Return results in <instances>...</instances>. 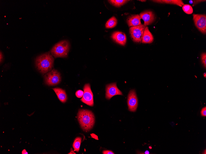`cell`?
<instances>
[{"label":"cell","instance_id":"obj_14","mask_svg":"<svg viewBox=\"0 0 206 154\" xmlns=\"http://www.w3.org/2000/svg\"><path fill=\"white\" fill-rule=\"evenodd\" d=\"M53 90L61 102L64 103L67 102V95L64 90L59 88H54Z\"/></svg>","mask_w":206,"mask_h":154},{"label":"cell","instance_id":"obj_29","mask_svg":"<svg viewBox=\"0 0 206 154\" xmlns=\"http://www.w3.org/2000/svg\"><path fill=\"white\" fill-rule=\"evenodd\" d=\"M204 76L205 77V78H206V74L205 73L204 74Z\"/></svg>","mask_w":206,"mask_h":154},{"label":"cell","instance_id":"obj_25","mask_svg":"<svg viewBox=\"0 0 206 154\" xmlns=\"http://www.w3.org/2000/svg\"><path fill=\"white\" fill-rule=\"evenodd\" d=\"M1 57V59H0V60H1V63L3 61L4 57L3 54L1 52V57Z\"/></svg>","mask_w":206,"mask_h":154},{"label":"cell","instance_id":"obj_19","mask_svg":"<svg viewBox=\"0 0 206 154\" xmlns=\"http://www.w3.org/2000/svg\"><path fill=\"white\" fill-rule=\"evenodd\" d=\"M184 12L187 14H191L193 12L192 7L189 4H184L182 7Z\"/></svg>","mask_w":206,"mask_h":154},{"label":"cell","instance_id":"obj_27","mask_svg":"<svg viewBox=\"0 0 206 154\" xmlns=\"http://www.w3.org/2000/svg\"><path fill=\"white\" fill-rule=\"evenodd\" d=\"M72 151H71L69 153V154H76L75 153L74 151L72 150V149H71Z\"/></svg>","mask_w":206,"mask_h":154},{"label":"cell","instance_id":"obj_1","mask_svg":"<svg viewBox=\"0 0 206 154\" xmlns=\"http://www.w3.org/2000/svg\"><path fill=\"white\" fill-rule=\"evenodd\" d=\"M54 62L53 57L48 52L37 57L35 60V64L37 69L43 74L51 71Z\"/></svg>","mask_w":206,"mask_h":154},{"label":"cell","instance_id":"obj_22","mask_svg":"<svg viewBox=\"0 0 206 154\" xmlns=\"http://www.w3.org/2000/svg\"><path fill=\"white\" fill-rule=\"evenodd\" d=\"M205 1H189V3L191 4H192L193 6L196 4Z\"/></svg>","mask_w":206,"mask_h":154},{"label":"cell","instance_id":"obj_5","mask_svg":"<svg viewBox=\"0 0 206 154\" xmlns=\"http://www.w3.org/2000/svg\"><path fill=\"white\" fill-rule=\"evenodd\" d=\"M45 82L49 86H54L59 84L61 81L60 73L57 70L53 69L44 76Z\"/></svg>","mask_w":206,"mask_h":154},{"label":"cell","instance_id":"obj_20","mask_svg":"<svg viewBox=\"0 0 206 154\" xmlns=\"http://www.w3.org/2000/svg\"><path fill=\"white\" fill-rule=\"evenodd\" d=\"M201 60L202 63L205 68L206 67V54L205 53H202L201 55Z\"/></svg>","mask_w":206,"mask_h":154},{"label":"cell","instance_id":"obj_13","mask_svg":"<svg viewBox=\"0 0 206 154\" xmlns=\"http://www.w3.org/2000/svg\"><path fill=\"white\" fill-rule=\"evenodd\" d=\"M154 37L149 31L148 28L146 27L144 30L142 42L144 43H151L154 41Z\"/></svg>","mask_w":206,"mask_h":154},{"label":"cell","instance_id":"obj_21","mask_svg":"<svg viewBox=\"0 0 206 154\" xmlns=\"http://www.w3.org/2000/svg\"><path fill=\"white\" fill-rule=\"evenodd\" d=\"M76 94L77 98H81L83 97L84 92L81 90H79L76 91Z\"/></svg>","mask_w":206,"mask_h":154},{"label":"cell","instance_id":"obj_10","mask_svg":"<svg viewBox=\"0 0 206 154\" xmlns=\"http://www.w3.org/2000/svg\"><path fill=\"white\" fill-rule=\"evenodd\" d=\"M139 15L144 21V25L145 26L151 24L155 20V15L151 11H144L140 13Z\"/></svg>","mask_w":206,"mask_h":154},{"label":"cell","instance_id":"obj_28","mask_svg":"<svg viewBox=\"0 0 206 154\" xmlns=\"http://www.w3.org/2000/svg\"><path fill=\"white\" fill-rule=\"evenodd\" d=\"M145 154H148L149 153V151H146V152H145Z\"/></svg>","mask_w":206,"mask_h":154},{"label":"cell","instance_id":"obj_15","mask_svg":"<svg viewBox=\"0 0 206 154\" xmlns=\"http://www.w3.org/2000/svg\"><path fill=\"white\" fill-rule=\"evenodd\" d=\"M152 1L159 3L175 5L181 7L184 5L183 1L181 0H156Z\"/></svg>","mask_w":206,"mask_h":154},{"label":"cell","instance_id":"obj_12","mask_svg":"<svg viewBox=\"0 0 206 154\" xmlns=\"http://www.w3.org/2000/svg\"><path fill=\"white\" fill-rule=\"evenodd\" d=\"M127 23L129 27H134L142 24L141 18L139 15H130L127 20Z\"/></svg>","mask_w":206,"mask_h":154},{"label":"cell","instance_id":"obj_4","mask_svg":"<svg viewBox=\"0 0 206 154\" xmlns=\"http://www.w3.org/2000/svg\"><path fill=\"white\" fill-rule=\"evenodd\" d=\"M146 27L142 24L130 28L129 31L130 36L134 42L139 43L142 42L144 32Z\"/></svg>","mask_w":206,"mask_h":154},{"label":"cell","instance_id":"obj_7","mask_svg":"<svg viewBox=\"0 0 206 154\" xmlns=\"http://www.w3.org/2000/svg\"><path fill=\"white\" fill-rule=\"evenodd\" d=\"M83 90L84 94L81 101L90 106L93 107L94 105L93 94L90 84L87 83L85 84L84 86Z\"/></svg>","mask_w":206,"mask_h":154},{"label":"cell","instance_id":"obj_2","mask_svg":"<svg viewBox=\"0 0 206 154\" xmlns=\"http://www.w3.org/2000/svg\"><path fill=\"white\" fill-rule=\"evenodd\" d=\"M77 117L80 126L84 131H89L94 126L95 116L91 111L80 109L79 111Z\"/></svg>","mask_w":206,"mask_h":154},{"label":"cell","instance_id":"obj_24","mask_svg":"<svg viewBox=\"0 0 206 154\" xmlns=\"http://www.w3.org/2000/svg\"><path fill=\"white\" fill-rule=\"evenodd\" d=\"M104 154H114L115 153L112 151L109 150H104L102 152Z\"/></svg>","mask_w":206,"mask_h":154},{"label":"cell","instance_id":"obj_3","mask_svg":"<svg viewBox=\"0 0 206 154\" xmlns=\"http://www.w3.org/2000/svg\"><path fill=\"white\" fill-rule=\"evenodd\" d=\"M70 49V44L67 40L61 41L56 44L51 50V53L55 57H67Z\"/></svg>","mask_w":206,"mask_h":154},{"label":"cell","instance_id":"obj_8","mask_svg":"<svg viewBox=\"0 0 206 154\" xmlns=\"http://www.w3.org/2000/svg\"><path fill=\"white\" fill-rule=\"evenodd\" d=\"M127 103L129 110L131 112H135L138 107V99L135 90H132L130 91Z\"/></svg>","mask_w":206,"mask_h":154},{"label":"cell","instance_id":"obj_30","mask_svg":"<svg viewBox=\"0 0 206 154\" xmlns=\"http://www.w3.org/2000/svg\"><path fill=\"white\" fill-rule=\"evenodd\" d=\"M142 1V2H146V1H141H141Z\"/></svg>","mask_w":206,"mask_h":154},{"label":"cell","instance_id":"obj_6","mask_svg":"<svg viewBox=\"0 0 206 154\" xmlns=\"http://www.w3.org/2000/svg\"><path fill=\"white\" fill-rule=\"evenodd\" d=\"M193 20L195 26L201 33H206V15L205 14L193 15Z\"/></svg>","mask_w":206,"mask_h":154},{"label":"cell","instance_id":"obj_11","mask_svg":"<svg viewBox=\"0 0 206 154\" xmlns=\"http://www.w3.org/2000/svg\"><path fill=\"white\" fill-rule=\"evenodd\" d=\"M111 38L116 43L120 45L124 46L127 42L126 35L120 32H116L112 34Z\"/></svg>","mask_w":206,"mask_h":154},{"label":"cell","instance_id":"obj_16","mask_svg":"<svg viewBox=\"0 0 206 154\" xmlns=\"http://www.w3.org/2000/svg\"><path fill=\"white\" fill-rule=\"evenodd\" d=\"M117 24V20L115 16L111 18L106 23V27L107 28H112L115 27Z\"/></svg>","mask_w":206,"mask_h":154},{"label":"cell","instance_id":"obj_23","mask_svg":"<svg viewBox=\"0 0 206 154\" xmlns=\"http://www.w3.org/2000/svg\"><path fill=\"white\" fill-rule=\"evenodd\" d=\"M201 115L202 116H206V107H205L203 108L201 112Z\"/></svg>","mask_w":206,"mask_h":154},{"label":"cell","instance_id":"obj_18","mask_svg":"<svg viewBox=\"0 0 206 154\" xmlns=\"http://www.w3.org/2000/svg\"><path fill=\"white\" fill-rule=\"evenodd\" d=\"M112 5L117 7H120L129 1H125V0H111L108 1Z\"/></svg>","mask_w":206,"mask_h":154},{"label":"cell","instance_id":"obj_9","mask_svg":"<svg viewBox=\"0 0 206 154\" xmlns=\"http://www.w3.org/2000/svg\"><path fill=\"white\" fill-rule=\"evenodd\" d=\"M106 98L108 100L116 95H122V92L118 88L116 83L110 84L106 86Z\"/></svg>","mask_w":206,"mask_h":154},{"label":"cell","instance_id":"obj_26","mask_svg":"<svg viewBox=\"0 0 206 154\" xmlns=\"http://www.w3.org/2000/svg\"><path fill=\"white\" fill-rule=\"evenodd\" d=\"M22 154H28L27 153V152L26 150H24L22 152Z\"/></svg>","mask_w":206,"mask_h":154},{"label":"cell","instance_id":"obj_17","mask_svg":"<svg viewBox=\"0 0 206 154\" xmlns=\"http://www.w3.org/2000/svg\"><path fill=\"white\" fill-rule=\"evenodd\" d=\"M82 139L80 137H78L75 139L73 144V147L74 151L78 152L79 151Z\"/></svg>","mask_w":206,"mask_h":154}]
</instances>
